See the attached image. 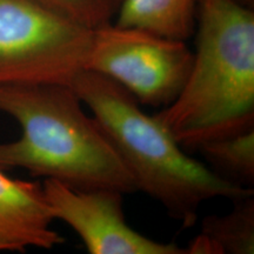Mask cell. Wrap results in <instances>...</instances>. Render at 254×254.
Masks as SVG:
<instances>
[{
    "label": "cell",
    "mask_w": 254,
    "mask_h": 254,
    "mask_svg": "<svg viewBox=\"0 0 254 254\" xmlns=\"http://www.w3.org/2000/svg\"><path fill=\"white\" fill-rule=\"evenodd\" d=\"M198 0H123L116 25L186 41L194 33Z\"/></svg>",
    "instance_id": "cell-8"
},
{
    "label": "cell",
    "mask_w": 254,
    "mask_h": 254,
    "mask_svg": "<svg viewBox=\"0 0 254 254\" xmlns=\"http://www.w3.org/2000/svg\"><path fill=\"white\" fill-rule=\"evenodd\" d=\"M192 63L186 41L112 23L93 31L85 69L112 79L139 104L166 107L185 85Z\"/></svg>",
    "instance_id": "cell-5"
},
{
    "label": "cell",
    "mask_w": 254,
    "mask_h": 254,
    "mask_svg": "<svg viewBox=\"0 0 254 254\" xmlns=\"http://www.w3.org/2000/svg\"><path fill=\"white\" fill-rule=\"evenodd\" d=\"M198 151L227 182L249 189L254 184V128L207 141Z\"/></svg>",
    "instance_id": "cell-10"
},
{
    "label": "cell",
    "mask_w": 254,
    "mask_h": 254,
    "mask_svg": "<svg viewBox=\"0 0 254 254\" xmlns=\"http://www.w3.org/2000/svg\"><path fill=\"white\" fill-rule=\"evenodd\" d=\"M0 112L21 128L20 138L0 144V170L24 168L75 190H136L107 135L69 85H0Z\"/></svg>",
    "instance_id": "cell-1"
},
{
    "label": "cell",
    "mask_w": 254,
    "mask_h": 254,
    "mask_svg": "<svg viewBox=\"0 0 254 254\" xmlns=\"http://www.w3.org/2000/svg\"><path fill=\"white\" fill-rule=\"evenodd\" d=\"M90 30L112 24L123 0H37Z\"/></svg>",
    "instance_id": "cell-11"
},
{
    "label": "cell",
    "mask_w": 254,
    "mask_h": 254,
    "mask_svg": "<svg viewBox=\"0 0 254 254\" xmlns=\"http://www.w3.org/2000/svg\"><path fill=\"white\" fill-rule=\"evenodd\" d=\"M69 86L91 110L136 190L158 200L183 226L194 224L199 207L209 199L253 195L252 189L227 182L187 155L157 117L146 114L138 100L112 79L82 69Z\"/></svg>",
    "instance_id": "cell-3"
},
{
    "label": "cell",
    "mask_w": 254,
    "mask_h": 254,
    "mask_svg": "<svg viewBox=\"0 0 254 254\" xmlns=\"http://www.w3.org/2000/svg\"><path fill=\"white\" fill-rule=\"evenodd\" d=\"M233 1L238 2V4L241 6H245L247 8H253L254 0H233Z\"/></svg>",
    "instance_id": "cell-12"
},
{
    "label": "cell",
    "mask_w": 254,
    "mask_h": 254,
    "mask_svg": "<svg viewBox=\"0 0 254 254\" xmlns=\"http://www.w3.org/2000/svg\"><path fill=\"white\" fill-rule=\"evenodd\" d=\"M93 31L37 0H0V85H69Z\"/></svg>",
    "instance_id": "cell-4"
},
{
    "label": "cell",
    "mask_w": 254,
    "mask_h": 254,
    "mask_svg": "<svg viewBox=\"0 0 254 254\" xmlns=\"http://www.w3.org/2000/svg\"><path fill=\"white\" fill-rule=\"evenodd\" d=\"M52 221L41 184L12 179L0 170V252L60 245L64 238L51 228Z\"/></svg>",
    "instance_id": "cell-7"
},
{
    "label": "cell",
    "mask_w": 254,
    "mask_h": 254,
    "mask_svg": "<svg viewBox=\"0 0 254 254\" xmlns=\"http://www.w3.org/2000/svg\"><path fill=\"white\" fill-rule=\"evenodd\" d=\"M43 192L53 220L67 224L91 254H186L185 247L147 238L127 224L123 193L110 189L75 190L45 179Z\"/></svg>",
    "instance_id": "cell-6"
},
{
    "label": "cell",
    "mask_w": 254,
    "mask_h": 254,
    "mask_svg": "<svg viewBox=\"0 0 254 254\" xmlns=\"http://www.w3.org/2000/svg\"><path fill=\"white\" fill-rule=\"evenodd\" d=\"M196 49L185 85L155 114L178 144L254 128V12L233 0H198Z\"/></svg>",
    "instance_id": "cell-2"
},
{
    "label": "cell",
    "mask_w": 254,
    "mask_h": 254,
    "mask_svg": "<svg viewBox=\"0 0 254 254\" xmlns=\"http://www.w3.org/2000/svg\"><path fill=\"white\" fill-rule=\"evenodd\" d=\"M232 212L209 215L201 222V232L185 247L186 254H253V195L233 200Z\"/></svg>",
    "instance_id": "cell-9"
}]
</instances>
